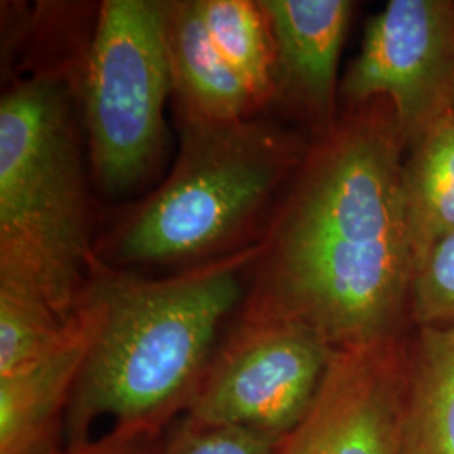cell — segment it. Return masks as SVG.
I'll list each match as a JSON object with an SVG mask.
<instances>
[{
	"label": "cell",
	"mask_w": 454,
	"mask_h": 454,
	"mask_svg": "<svg viewBox=\"0 0 454 454\" xmlns=\"http://www.w3.org/2000/svg\"><path fill=\"white\" fill-rule=\"evenodd\" d=\"M93 261L67 90L48 76L22 80L0 101V278L73 318Z\"/></svg>",
	"instance_id": "cell-3"
},
{
	"label": "cell",
	"mask_w": 454,
	"mask_h": 454,
	"mask_svg": "<svg viewBox=\"0 0 454 454\" xmlns=\"http://www.w3.org/2000/svg\"><path fill=\"white\" fill-rule=\"evenodd\" d=\"M412 326L454 324V229L416 266L411 288Z\"/></svg>",
	"instance_id": "cell-16"
},
{
	"label": "cell",
	"mask_w": 454,
	"mask_h": 454,
	"mask_svg": "<svg viewBox=\"0 0 454 454\" xmlns=\"http://www.w3.org/2000/svg\"><path fill=\"white\" fill-rule=\"evenodd\" d=\"M91 335L80 305L73 333L48 356L0 375V454H63L61 436Z\"/></svg>",
	"instance_id": "cell-10"
},
{
	"label": "cell",
	"mask_w": 454,
	"mask_h": 454,
	"mask_svg": "<svg viewBox=\"0 0 454 454\" xmlns=\"http://www.w3.org/2000/svg\"><path fill=\"white\" fill-rule=\"evenodd\" d=\"M214 44L243 78L258 105L276 98L275 46L260 2L199 0Z\"/></svg>",
	"instance_id": "cell-14"
},
{
	"label": "cell",
	"mask_w": 454,
	"mask_h": 454,
	"mask_svg": "<svg viewBox=\"0 0 454 454\" xmlns=\"http://www.w3.org/2000/svg\"><path fill=\"white\" fill-rule=\"evenodd\" d=\"M163 441L160 434H142L112 429L103 438L86 439L66 446L63 454H159Z\"/></svg>",
	"instance_id": "cell-18"
},
{
	"label": "cell",
	"mask_w": 454,
	"mask_h": 454,
	"mask_svg": "<svg viewBox=\"0 0 454 454\" xmlns=\"http://www.w3.org/2000/svg\"><path fill=\"white\" fill-rule=\"evenodd\" d=\"M180 116V150L162 187L123 227L116 254L127 262H167L211 254L234 239L307 146L273 125Z\"/></svg>",
	"instance_id": "cell-4"
},
{
	"label": "cell",
	"mask_w": 454,
	"mask_h": 454,
	"mask_svg": "<svg viewBox=\"0 0 454 454\" xmlns=\"http://www.w3.org/2000/svg\"><path fill=\"white\" fill-rule=\"evenodd\" d=\"M165 44L180 114L209 121L247 120L261 108L214 44L199 0L165 2Z\"/></svg>",
	"instance_id": "cell-11"
},
{
	"label": "cell",
	"mask_w": 454,
	"mask_h": 454,
	"mask_svg": "<svg viewBox=\"0 0 454 454\" xmlns=\"http://www.w3.org/2000/svg\"><path fill=\"white\" fill-rule=\"evenodd\" d=\"M411 332L335 350L307 418L283 439L278 454H404Z\"/></svg>",
	"instance_id": "cell-8"
},
{
	"label": "cell",
	"mask_w": 454,
	"mask_h": 454,
	"mask_svg": "<svg viewBox=\"0 0 454 454\" xmlns=\"http://www.w3.org/2000/svg\"><path fill=\"white\" fill-rule=\"evenodd\" d=\"M339 91L345 106L389 101L406 152L454 120V0H390Z\"/></svg>",
	"instance_id": "cell-7"
},
{
	"label": "cell",
	"mask_w": 454,
	"mask_h": 454,
	"mask_svg": "<svg viewBox=\"0 0 454 454\" xmlns=\"http://www.w3.org/2000/svg\"><path fill=\"white\" fill-rule=\"evenodd\" d=\"M276 58V97L309 121L315 137L339 118V65L356 2L261 0Z\"/></svg>",
	"instance_id": "cell-9"
},
{
	"label": "cell",
	"mask_w": 454,
	"mask_h": 454,
	"mask_svg": "<svg viewBox=\"0 0 454 454\" xmlns=\"http://www.w3.org/2000/svg\"><path fill=\"white\" fill-rule=\"evenodd\" d=\"M261 246L177 276L148 279L93 261L82 303L91 335L66 419L67 446L99 418L114 429L162 434L187 411L227 317L243 303V271Z\"/></svg>",
	"instance_id": "cell-2"
},
{
	"label": "cell",
	"mask_w": 454,
	"mask_h": 454,
	"mask_svg": "<svg viewBox=\"0 0 454 454\" xmlns=\"http://www.w3.org/2000/svg\"><path fill=\"white\" fill-rule=\"evenodd\" d=\"M80 309L63 317L31 286L0 278V375L48 356L73 333Z\"/></svg>",
	"instance_id": "cell-15"
},
{
	"label": "cell",
	"mask_w": 454,
	"mask_h": 454,
	"mask_svg": "<svg viewBox=\"0 0 454 454\" xmlns=\"http://www.w3.org/2000/svg\"><path fill=\"white\" fill-rule=\"evenodd\" d=\"M333 354L305 325L243 311L184 416L283 441L307 418Z\"/></svg>",
	"instance_id": "cell-6"
},
{
	"label": "cell",
	"mask_w": 454,
	"mask_h": 454,
	"mask_svg": "<svg viewBox=\"0 0 454 454\" xmlns=\"http://www.w3.org/2000/svg\"><path fill=\"white\" fill-rule=\"evenodd\" d=\"M281 442L251 429L204 424L184 416L159 454H278Z\"/></svg>",
	"instance_id": "cell-17"
},
{
	"label": "cell",
	"mask_w": 454,
	"mask_h": 454,
	"mask_svg": "<svg viewBox=\"0 0 454 454\" xmlns=\"http://www.w3.org/2000/svg\"><path fill=\"white\" fill-rule=\"evenodd\" d=\"M404 162L389 101L345 106L293 172L243 311L305 325L333 350L407 335L414 254Z\"/></svg>",
	"instance_id": "cell-1"
},
{
	"label": "cell",
	"mask_w": 454,
	"mask_h": 454,
	"mask_svg": "<svg viewBox=\"0 0 454 454\" xmlns=\"http://www.w3.org/2000/svg\"><path fill=\"white\" fill-rule=\"evenodd\" d=\"M403 448L404 454H454V324L411 332Z\"/></svg>",
	"instance_id": "cell-12"
},
{
	"label": "cell",
	"mask_w": 454,
	"mask_h": 454,
	"mask_svg": "<svg viewBox=\"0 0 454 454\" xmlns=\"http://www.w3.org/2000/svg\"><path fill=\"white\" fill-rule=\"evenodd\" d=\"M404 187L416 270L454 229V120L407 150Z\"/></svg>",
	"instance_id": "cell-13"
},
{
	"label": "cell",
	"mask_w": 454,
	"mask_h": 454,
	"mask_svg": "<svg viewBox=\"0 0 454 454\" xmlns=\"http://www.w3.org/2000/svg\"><path fill=\"white\" fill-rule=\"evenodd\" d=\"M170 93L165 2H103L86 63L84 114L105 192H127L160 157Z\"/></svg>",
	"instance_id": "cell-5"
}]
</instances>
